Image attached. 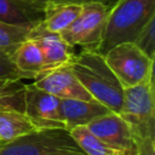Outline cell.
I'll return each instance as SVG.
<instances>
[{
	"label": "cell",
	"mask_w": 155,
	"mask_h": 155,
	"mask_svg": "<svg viewBox=\"0 0 155 155\" xmlns=\"http://www.w3.org/2000/svg\"><path fill=\"white\" fill-rule=\"evenodd\" d=\"M24 90L22 80H0V110L12 109L24 113Z\"/></svg>",
	"instance_id": "cell-17"
},
{
	"label": "cell",
	"mask_w": 155,
	"mask_h": 155,
	"mask_svg": "<svg viewBox=\"0 0 155 155\" xmlns=\"http://www.w3.org/2000/svg\"><path fill=\"white\" fill-rule=\"evenodd\" d=\"M81 5L47 2L44 8V19L40 24L47 31L61 34L80 15Z\"/></svg>",
	"instance_id": "cell-14"
},
{
	"label": "cell",
	"mask_w": 155,
	"mask_h": 155,
	"mask_svg": "<svg viewBox=\"0 0 155 155\" xmlns=\"http://www.w3.org/2000/svg\"><path fill=\"white\" fill-rule=\"evenodd\" d=\"M31 84L59 99L94 101L74 76L68 64L39 74Z\"/></svg>",
	"instance_id": "cell-9"
},
{
	"label": "cell",
	"mask_w": 155,
	"mask_h": 155,
	"mask_svg": "<svg viewBox=\"0 0 155 155\" xmlns=\"http://www.w3.org/2000/svg\"><path fill=\"white\" fill-rule=\"evenodd\" d=\"M11 59L23 79H35L44 71V57L39 45L33 39L24 40L11 54Z\"/></svg>",
	"instance_id": "cell-13"
},
{
	"label": "cell",
	"mask_w": 155,
	"mask_h": 155,
	"mask_svg": "<svg viewBox=\"0 0 155 155\" xmlns=\"http://www.w3.org/2000/svg\"><path fill=\"white\" fill-rule=\"evenodd\" d=\"M104 59L124 88L143 82L154 74V61L134 42L115 45L105 52Z\"/></svg>",
	"instance_id": "cell-5"
},
{
	"label": "cell",
	"mask_w": 155,
	"mask_h": 155,
	"mask_svg": "<svg viewBox=\"0 0 155 155\" xmlns=\"http://www.w3.org/2000/svg\"><path fill=\"white\" fill-rule=\"evenodd\" d=\"M74 76L88 94L111 113L119 114L124 87L107 64L104 56L93 50H81L68 63Z\"/></svg>",
	"instance_id": "cell-1"
},
{
	"label": "cell",
	"mask_w": 155,
	"mask_h": 155,
	"mask_svg": "<svg viewBox=\"0 0 155 155\" xmlns=\"http://www.w3.org/2000/svg\"><path fill=\"white\" fill-rule=\"evenodd\" d=\"M119 115L131 127L137 143L155 137L154 74L143 82L124 88Z\"/></svg>",
	"instance_id": "cell-3"
},
{
	"label": "cell",
	"mask_w": 155,
	"mask_h": 155,
	"mask_svg": "<svg viewBox=\"0 0 155 155\" xmlns=\"http://www.w3.org/2000/svg\"><path fill=\"white\" fill-rule=\"evenodd\" d=\"M33 131H35V127L23 111L12 109L0 110V144Z\"/></svg>",
	"instance_id": "cell-15"
},
{
	"label": "cell",
	"mask_w": 155,
	"mask_h": 155,
	"mask_svg": "<svg viewBox=\"0 0 155 155\" xmlns=\"http://www.w3.org/2000/svg\"><path fill=\"white\" fill-rule=\"evenodd\" d=\"M30 1H34V2H39V4L46 5L47 2H50V1H52V0H30Z\"/></svg>",
	"instance_id": "cell-23"
},
{
	"label": "cell",
	"mask_w": 155,
	"mask_h": 155,
	"mask_svg": "<svg viewBox=\"0 0 155 155\" xmlns=\"http://www.w3.org/2000/svg\"><path fill=\"white\" fill-rule=\"evenodd\" d=\"M0 80H24L13 64L11 56L0 52Z\"/></svg>",
	"instance_id": "cell-20"
},
{
	"label": "cell",
	"mask_w": 155,
	"mask_h": 155,
	"mask_svg": "<svg viewBox=\"0 0 155 155\" xmlns=\"http://www.w3.org/2000/svg\"><path fill=\"white\" fill-rule=\"evenodd\" d=\"M90 132L107 144L122 150L127 155H138V143L128 124L116 113L102 115L86 126Z\"/></svg>",
	"instance_id": "cell-8"
},
{
	"label": "cell",
	"mask_w": 155,
	"mask_h": 155,
	"mask_svg": "<svg viewBox=\"0 0 155 155\" xmlns=\"http://www.w3.org/2000/svg\"><path fill=\"white\" fill-rule=\"evenodd\" d=\"M69 132L86 155H127L122 150H119L96 137L86 126L74 127Z\"/></svg>",
	"instance_id": "cell-16"
},
{
	"label": "cell",
	"mask_w": 155,
	"mask_h": 155,
	"mask_svg": "<svg viewBox=\"0 0 155 155\" xmlns=\"http://www.w3.org/2000/svg\"><path fill=\"white\" fill-rule=\"evenodd\" d=\"M133 42L142 52H144L150 59L154 61L155 58V16L151 17L145 23V25L137 34Z\"/></svg>",
	"instance_id": "cell-19"
},
{
	"label": "cell",
	"mask_w": 155,
	"mask_h": 155,
	"mask_svg": "<svg viewBox=\"0 0 155 155\" xmlns=\"http://www.w3.org/2000/svg\"><path fill=\"white\" fill-rule=\"evenodd\" d=\"M29 39H33L41 50L44 71L68 64L75 54V47L68 45L58 33L47 31L41 28L40 24L30 30Z\"/></svg>",
	"instance_id": "cell-10"
},
{
	"label": "cell",
	"mask_w": 155,
	"mask_h": 155,
	"mask_svg": "<svg viewBox=\"0 0 155 155\" xmlns=\"http://www.w3.org/2000/svg\"><path fill=\"white\" fill-rule=\"evenodd\" d=\"M50 2L53 4H73V5H85V4H92V2H99L105 5L108 8H110L116 0H52Z\"/></svg>",
	"instance_id": "cell-21"
},
{
	"label": "cell",
	"mask_w": 155,
	"mask_h": 155,
	"mask_svg": "<svg viewBox=\"0 0 155 155\" xmlns=\"http://www.w3.org/2000/svg\"><path fill=\"white\" fill-rule=\"evenodd\" d=\"M24 114L35 130L65 128L61 117V99L33 84L25 85Z\"/></svg>",
	"instance_id": "cell-7"
},
{
	"label": "cell",
	"mask_w": 155,
	"mask_h": 155,
	"mask_svg": "<svg viewBox=\"0 0 155 155\" xmlns=\"http://www.w3.org/2000/svg\"><path fill=\"white\" fill-rule=\"evenodd\" d=\"M45 5L30 0H0V22L33 29L44 19Z\"/></svg>",
	"instance_id": "cell-11"
},
{
	"label": "cell",
	"mask_w": 155,
	"mask_h": 155,
	"mask_svg": "<svg viewBox=\"0 0 155 155\" xmlns=\"http://www.w3.org/2000/svg\"><path fill=\"white\" fill-rule=\"evenodd\" d=\"M138 148V155H155V137H150L139 142Z\"/></svg>",
	"instance_id": "cell-22"
},
{
	"label": "cell",
	"mask_w": 155,
	"mask_h": 155,
	"mask_svg": "<svg viewBox=\"0 0 155 155\" xmlns=\"http://www.w3.org/2000/svg\"><path fill=\"white\" fill-rule=\"evenodd\" d=\"M29 28L8 25L0 22V52L12 54L15 50L29 38Z\"/></svg>",
	"instance_id": "cell-18"
},
{
	"label": "cell",
	"mask_w": 155,
	"mask_h": 155,
	"mask_svg": "<svg viewBox=\"0 0 155 155\" xmlns=\"http://www.w3.org/2000/svg\"><path fill=\"white\" fill-rule=\"evenodd\" d=\"M0 155H86L65 128L35 130L0 144Z\"/></svg>",
	"instance_id": "cell-4"
},
{
	"label": "cell",
	"mask_w": 155,
	"mask_h": 155,
	"mask_svg": "<svg viewBox=\"0 0 155 155\" xmlns=\"http://www.w3.org/2000/svg\"><path fill=\"white\" fill-rule=\"evenodd\" d=\"M110 113L97 101L61 99V117L67 131L78 126H87L94 119Z\"/></svg>",
	"instance_id": "cell-12"
},
{
	"label": "cell",
	"mask_w": 155,
	"mask_h": 155,
	"mask_svg": "<svg viewBox=\"0 0 155 155\" xmlns=\"http://www.w3.org/2000/svg\"><path fill=\"white\" fill-rule=\"evenodd\" d=\"M155 16V0H116L109 8L97 52L105 54L115 45L133 42L145 23Z\"/></svg>",
	"instance_id": "cell-2"
},
{
	"label": "cell",
	"mask_w": 155,
	"mask_h": 155,
	"mask_svg": "<svg viewBox=\"0 0 155 155\" xmlns=\"http://www.w3.org/2000/svg\"><path fill=\"white\" fill-rule=\"evenodd\" d=\"M109 8L99 2L81 5L78 18L59 35L70 46L97 51Z\"/></svg>",
	"instance_id": "cell-6"
}]
</instances>
